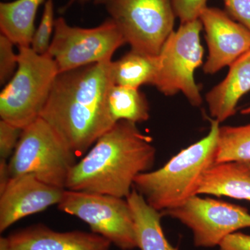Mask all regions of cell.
<instances>
[{
  "instance_id": "obj_1",
  "label": "cell",
  "mask_w": 250,
  "mask_h": 250,
  "mask_svg": "<svg viewBox=\"0 0 250 250\" xmlns=\"http://www.w3.org/2000/svg\"><path fill=\"white\" fill-rule=\"evenodd\" d=\"M113 85L111 59L59 73L41 118L77 156L83 155L117 123L107 102Z\"/></svg>"
},
{
  "instance_id": "obj_2",
  "label": "cell",
  "mask_w": 250,
  "mask_h": 250,
  "mask_svg": "<svg viewBox=\"0 0 250 250\" xmlns=\"http://www.w3.org/2000/svg\"><path fill=\"white\" fill-rule=\"evenodd\" d=\"M155 157L152 138L134 123L118 122L73 166L65 189L126 198L135 179L152 168Z\"/></svg>"
},
{
  "instance_id": "obj_3",
  "label": "cell",
  "mask_w": 250,
  "mask_h": 250,
  "mask_svg": "<svg viewBox=\"0 0 250 250\" xmlns=\"http://www.w3.org/2000/svg\"><path fill=\"white\" fill-rule=\"evenodd\" d=\"M219 128L220 123L210 120L207 136L182 149L159 170L140 174L133 188L160 212L197 195L205 172L215 164Z\"/></svg>"
},
{
  "instance_id": "obj_4",
  "label": "cell",
  "mask_w": 250,
  "mask_h": 250,
  "mask_svg": "<svg viewBox=\"0 0 250 250\" xmlns=\"http://www.w3.org/2000/svg\"><path fill=\"white\" fill-rule=\"evenodd\" d=\"M18 48L17 70L0 94V117L23 129L40 118L59 72L48 54Z\"/></svg>"
},
{
  "instance_id": "obj_5",
  "label": "cell",
  "mask_w": 250,
  "mask_h": 250,
  "mask_svg": "<svg viewBox=\"0 0 250 250\" xmlns=\"http://www.w3.org/2000/svg\"><path fill=\"white\" fill-rule=\"evenodd\" d=\"M76 154L42 118L23 129L9 161L11 177L31 174L44 183L65 189Z\"/></svg>"
},
{
  "instance_id": "obj_6",
  "label": "cell",
  "mask_w": 250,
  "mask_h": 250,
  "mask_svg": "<svg viewBox=\"0 0 250 250\" xmlns=\"http://www.w3.org/2000/svg\"><path fill=\"white\" fill-rule=\"evenodd\" d=\"M200 19L182 23L172 31L158 55L159 71L154 85L165 95L182 92L192 106L201 105L200 88L194 72L202 63L204 49L200 42Z\"/></svg>"
},
{
  "instance_id": "obj_7",
  "label": "cell",
  "mask_w": 250,
  "mask_h": 250,
  "mask_svg": "<svg viewBox=\"0 0 250 250\" xmlns=\"http://www.w3.org/2000/svg\"><path fill=\"white\" fill-rule=\"evenodd\" d=\"M106 5L132 50L159 55L173 31L172 0H109Z\"/></svg>"
},
{
  "instance_id": "obj_8",
  "label": "cell",
  "mask_w": 250,
  "mask_h": 250,
  "mask_svg": "<svg viewBox=\"0 0 250 250\" xmlns=\"http://www.w3.org/2000/svg\"><path fill=\"white\" fill-rule=\"evenodd\" d=\"M57 206L64 213L83 220L93 233L120 249L139 248L134 218L126 199L65 189Z\"/></svg>"
},
{
  "instance_id": "obj_9",
  "label": "cell",
  "mask_w": 250,
  "mask_h": 250,
  "mask_svg": "<svg viewBox=\"0 0 250 250\" xmlns=\"http://www.w3.org/2000/svg\"><path fill=\"white\" fill-rule=\"evenodd\" d=\"M126 43L116 22L110 18L93 28L72 27L62 18L56 19L47 54L57 63L59 73L111 59Z\"/></svg>"
},
{
  "instance_id": "obj_10",
  "label": "cell",
  "mask_w": 250,
  "mask_h": 250,
  "mask_svg": "<svg viewBox=\"0 0 250 250\" xmlns=\"http://www.w3.org/2000/svg\"><path fill=\"white\" fill-rule=\"evenodd\" d=\"M161 214L177 219L190 229L194 244L203 248L219 246L229 235L250 228V213L245 207L198 195Z\"/></svg>"
},
{
  "instance_id": "obj_11",
  "label": "cell",
  "mask_w": 250,
  "mask_h": 250,
  "mask_svg": "<svg viewBox=\"0 0 250 250\" xmlns=\"http://www.w3.org/2000/svg\"><path fill=\"white\" fill-rule=\"evenodd\" d=\"M206 31L208 56L204 71L214 74L250 50V30L233 21L226 13L207 7L200 16Z\"/></svg>"
},
{
  "instance_id": "obj_12",
  "label": "cell",
  "mask_w": 250,
  "mask_h": 250,
  "mask_svg": "<svg viewBox=\"0 0 250 250\" xmlns=\"http://www.w3.org/2000/svg\"><path fill=\"white\" fill-rule=\"evenodd\" d=\"M65 190L44 183L31 174L12 177L0 192V231L21 219L58 205Z\"/></svg>"
},
{
  "instance_id": "obj_13",
  "label": "cell",
  "mask_w": 250,
  "mask_h": 250,
  "mask_svg": "<svg viewBox=\"0 0 250 250\" xmlns=\"http://www.w3.org/2000/svg\"><path fill=\"white\" fill-rule=\"evenodd\" d=\"M7 250H110L111 243L93 232H58L42 224L32 225L6 238Z\"/></svg>"
},
{
  "instance_id": "obj_14",
  "label": "cell",
  "mask_w": 250,
  "mask_h": 250,
  "mask_svg": "<svg viewBox=\"0 0 250 250\" xmlns=\"http://www.w3.org/2000/svg\"><path fill=\"white\" fill-rule=\"evenodd\" d=\"M250 91V50L230 65L226 78L206 96L210 116L222 123L236 113L240 99Z\"/></svg>"
},
{
  "instance_id": "obj_15",
  "label": "cell",
  "mask_w": 250,
  "mask_h": 250,
  "mask_svg": "<svg viewBox=\"0 0 250 250\" xmlns=\"http://www.w3.org/2000/svg\"><path fill=\"white\" fill-rule=\"evenodd\" d=\"M226 196L250 202V161L215 164L205 172L197 195Z\"/></svg>"
},
{
  "instance_id": "obj_16",
  "label": "cell",
  "mask_w": 250,
  "mask_h": 250,
  "mask_svg": "<svg viewBox=\"0 0 250 250\" xmlns=\"http://www.w3.org/2000/svg\"><path fill=\"white\" fill-rule=\"evenodd\" d=\"M43 0H15L0 4L1 34L19 47H30L35 18Z\"/></svg>"
},
{
  "instance_id": "obj_17",
  "label": "cell",
  "mask_w": 250,
  "mask_h": 250,
  "mask_svg": "<svg viewBox=\"0 0 250 250\" xmlns=\"http://www.w3.org/2000/svg\"><path fill=\"white\" fill-rule=\"evenodd\" d=\"M134 218L138 245L141 250H178L171 246L161 227L163 215L148 205L134 188L126 197Z\"/></svg>"
},
{
  "instance_id": "obj_18",
  "label": "cell",
  "mask_w": 250,
  "mask_h": 250,
  "mask_svg": "<svg viewBox=\"0 0 250 250\" xmlns=\"http://www.w3.org/2000/svg\"><path fill=\"white\" fill-rule=\"evenodd\" d=\"M159 61L158 56L141 53L131 49L116 62H113L115 84L137 88L144 84L154 85Z\"/></svg>"
},
{
  "instance_id": "obj_19",
  "label": "cell",
  "mask_w": 250,
  "mask_h": 250,
  "mask_svg": "<svg viewBox=\"0 0 250 250\" xmlns=\"http://www.w3.org/2000/svg\"><path fill=\"white\" fill-rule=\"evenodd\" d=\"M108 106L113 121L144 123L149 118V106L144 94L137 88L113 85L108 92Z\"/></svg>"
},
{
  "instance_id": "obj_20",
  "label": "cell",
  "mask_w": 250,
  "mask_h": 250,
  "mask_svg": "<svg viewBox=\"0 0 250 250\" xmlns=\"http://www.w3.org/2000/svg\"><path fill=\"white\" fill-rule=\"evenodd\" d=\"M250 161V125L219 128L215 164Z\"/></svg>"
},
{
  "instance_id": "obj_21",
  "label": "cell",
  "mask_w": 250,
  "mask_h": 250,
  "mask_svg": "<svg viewBox=\"0 0 250 250\" xmlns=\"http://www.w3.org/2000/svg\"><path fill=\"white\" fill-rule=\"evenodd\" d=\"M55 21L53 0H47L44 6L40 24L34 32L31 42L30 47L36 53L45 54L48 52L53 37Z\"/></svg>"
},
{
  "instance_id": "obj_22",
  "label": "cell",
  "mask_w": 250,
  "mask_h": 250,
  "mask_svg": "<svg viewBox=\"0 0 250 250\" xmlns=\"http://www.w3.org/2000/svg\"><path fill=\"white\" fill-rule=\"evenodd\" d=\"M15 44L0 34V83L6 84L16 73L18 66V54L15 53Z\"/></svg>"
},
{
  "instance_id": "obj_23",
  "label": "cell",
  "mask_w": 250,
  "mask_h": 250,
  "mask_svg": "<svg viewBox=\"0 0 250 250\" xmlns=\"http://www.w3.org/2000/svg\"><path fill=\"white\" fill-rule=\"evenodd\" d=\"M22 129L1 120L0 121V158L9 160L21 139Z\"/></svg>"
},
{
  "instance_id": "obj_24",
  "label": "cell",
  "mask_w": 250,
  "mask_h": 250,
  "mask_svg": "<svg viewBox=\"0 0 250 250\" xmlns=\"http://www.w3.org/2000/svg\"><path fill=\"white\" fill-rule=\"evenodd\" d=\"M207 0H172L174 14L182 23L200 19L207 7Z\"/></svg>"
},
{
  "instance_id": "obj_25",
  "label": "cell",
  "mask_w": 250,
  "mask_h": 250,
  "mask_svg": "<svg viewBox=\"0 0 250 250\" xmlns=\"http://www.w3.org/2000/svg\"><path fill=\"white\" fill-rule=\"evenodd\" d=\"M228 12L250 30V0H223Z\"/></svg>"
},
{
  "instance_id": "obj_26",
  "label": "cell",
  "mask_w": 250,
  "mask_h": 250,
  "mask_svg": "<svg viewBox=\"0 0 250 250\" xmlns=\"http://www.w3.org/2000/svg\"><path fill=\"white\" fill-rule=\"evenodd\" d=\"M220 250H250V235L235 232L229 235L219 245Z\"/></svg>"
},
{
  "instance_id": "obj_27",
  "label": "cell",
  "mask_w": 250,
  "mask_h": 250,
  "mask_svg": "<svg viewBox=\"0 0 250 250\" xmlns=\"http://www.w3.org/2000/svg\"><path fill=\"white\" fill-rule=\"evenodd\" d=\"M11 178L9 161L0 159V192L4 190Z\"/></svg>"
},
{
  "instance_id": "obj_28",
  "label": "cell",
  "mask_w": 250,
  "mask_h": 250,
  "mask_svg": "<svg viewBox=\"0 0 250 250\" xmlns=\"http://www.w3.org/2000/svg\"><path fill=\"white\" fill-rule=\"evenodd\" d=\"M93 1L94 3L95 4H105L108 2L109 0H70V2H69V5L72 4L73 2H75V1H82V2H85V1Z\"/></svg>"
},
{
  "instance_id": "obj_29",
  "label": "cell",
  "mask_w": 250,
  "mask_h": 250,
  "mask_svg": "<svg viewBox=\"0 0 250 250\" xmlns=\"http://www.w3.org/2000/svg\"><path fill=\"white\" fill-rule=\"evenodd\" d=\"M0 250H6V241L5 237H1L0 238Z\"/></svg>"
},
{
  "instance_id": "obj_30",
  "label": "cell",
  "mask_w": 250,
  "mask_h": 250,
  "mask_svg": "<svg viewBox=\"0 0 250 250\" xmlns=\"http://www.w3.org/2000/svg\"><path fill=\"white\" fill-rule=\"evenodd\" d=\"M241 113L243 115L250 114V106H249V107H247L246 108H244V109L242 110Z\"/></svg>"
}]
</instances>
